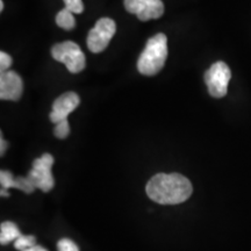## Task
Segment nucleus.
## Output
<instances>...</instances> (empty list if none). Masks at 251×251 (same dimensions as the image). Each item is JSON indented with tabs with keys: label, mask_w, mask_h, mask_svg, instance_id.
I'll list each match as a JSON object with an SVG mask.
<instances>
[{
	"label": "nucleus",
	"mask_w": 251,
	"mask_h": 251,
	"mask_svg": "<svg viewBox=\"0 0 251 251\" xmlns=\"http://www.w3.org/2000/svg\"><path fill=\"white\" fill-rule=\"evenodd\" d=\"M80 103V98L76 92H65L55 100L52 109L50 112V121L58 124L63 120H67L69 114L78 107Z\"/></svg>",
	"instance_id": "obj_8"
},
{
	"label": "nucleus",
	"mask_w": 251,
	"mask_h": 251,
	"mask_svg": "<svg viewBox=\"0 0 251 251\" xmlns=\"http://www.w3.org/2000/svg\"><path fill=\"white\" fill-rule=\"evenodd\" d=\"M231 78L230 69L225 62H216L205 72V83L208 93L214 98H224L227 94Z\"/></svg>",
	"instance_id": "obj_5"
},
{
	"label": "nucleus",
	"mask_w": 251,
	"mask_h": 251,
	"mask_svg": "<svg viewBox=\"0 0 251 251\" xmlns=\"http://www.w3.org/2000/svg\"><path fill=\"white\" fill-rule=\"evenodd\" d=\"M0 143H1V149H0V153H1V156H2L6 151V148H7V143H6V141L4 140V137H2V136H1V139H0Z\"/></svg>",
	"instance_id": "obj_19"
},
{
	"label": "nucleus",
	"mask_w": 251,
	"mask_h": 251,
	"mask_svg": "<svg viewBox=\"0 0 251 251\" xmlns=\"http://www.w3.org/2000/svg\"><path fill=\"white\" fill-rule=\"evenodd\" d=\"M117 25L109 18H101L97 21L96 26L89 31L87 35V47L93 54H99L107 48L109 41L115 35Z\"/></svg>",
	"instance_id": "obj_4"
},
{
	"label": "nucleus",
	"mask_w": 251,
	"mask_h": 251,
	"mask_svg": "<svg viewBox=\"0 0 251 251\" xmlns=\"http://www.w3.org/2000/svg\"><path fill=\"white\" fill-rule=\"evenodd\" d=\"M54 164V157L50 153H43L42 156L33 162V168L27 177L29 178L35 188L49 192L54 187V177L51 174V166Z\"/></svg>",
	"instance_id": "obj_6"
},
{
	"label": "nucleus",
	"mask_w": 251,
	"mask_h": 251,
	"mask_svg": "<svg viewBox=\"0 0 251 251\" xmlns=\"http://www.w3.org/2000/svg\"><path fill=\"white\" fill-rule=\"evenodd\" d=\"M127 12L135 14L141 21L158 19L164 14V4L162 0H125Z\"/></svg>",
	"instance_id": "obj_7"
},
{
	"label": "nucleus",
	"mask_w": 251,
	"mask_h": 251,
	"mask_svg": "<svg viewBox=\"0 0 251 251\" xmlns=\"http://www.w3.org/2000/svg\"><path fill=\"white\" fill-rule=\"evenodd\" d=\"M21 236L20 230L17 227V225L13 222H2L0 226V243L4 246V244H8L9 242H13Z\"/></svg>",
	"instance_id": "obj_10"
},
{
	"label": "nucleus",
	"mask_w": 251,
	"mask_h": 251,
	"mask_svg": "<svg viewBox=\"0 0 251 251\" xmlns=\"http://www.w3.org/2000/svg\"><path fill=\"white\" fill-rule=\"evenodd\" d=\"M2 9H4V1L0 0V11H2Z\"/></svg>",
	"instance_id": "obj_22"
},
{
	"label": "nucleus",
	"mask_w": 251,
	"mask_h": 251,
	"mask_svg": "<svg viewBox=\"0 0 251 251\" xmlns=\"http://www.w3.org/2000/svg\"><path fill=\"white\" fill-rule=\"evenodd\" d=\"M54 134L57 139H67L70 134V126H69L68 119L67 120H63L58 124L55 125V129H54Z\"/></svg>",
	"instance_id": "obj_14"
},
{
	"label": "nucleus",
	"mask_w": 251,
	"mask_h": 251,
	"mask_svg": "<svg viewBox=\"0 0 251 251\" xmlns=\"http://www.w3.org/2000/svg\"><path fill=\"white\" fill-rule=\"evenodd\" d=\"M65 4V8L70 9L72 13L80 14L84 11V4L81 0H63Z\"/></svg>",
	"instance_id": "obj_15"
},
{
	"label": "nucleus",
	"mask_w": 251,
	"mask_h": 251,
	"mask_svg": "<svg viewBox=\"0 0 251 251\" xmlns=\"http://www.w3.org/2000/svg\"><path fill=\"white\" fill-rule=\"evenodd\" d=\"M56 24L58 27L63 28L65 30L74 29L76 26V20H75L74 13L68 8H63L56 15Z\"/></svg>",
	"instance_id": "obj_11"
},
{
	"label": "nucleus",
	"mask_w": 251,
	"mask_h": 251,
	"mask_svg": "<svg viewBox=\"0 0 251 251\" xmlns=\"http://www.w3.org/2000/svg\"><path fill=\"white\" fill-rule=\"evenodd\" d=\"M168 58V37L163 33L148 40L137 61V70L144 76H155L164 68Z\"/></svg>",
	"instance_id": "obj_2"
},
{
	"label": "nucleus",
	"mask_w": 251,
	"mask_h": 251,
	"mask_svg": "<svg viewBox=\"0 0 251 251\" xmlns=\"http://www.w3.org/2000/svg\"><path fill=\"white\" fill-rule=\"evenodd\" d=\"M24 92V81L15 71H5L0 75V99L18 101Z\"/></svg>",
	"instance_id": "obj_9"
},
{
	"label": "nucleus",
	"mask_w": 251,
	"mask_h": 251,
	"mask_svg": "<svg viewBox=\"0 0 251 251\" xmlns=\"http://www.w3.org/2000/svg\"><path fill=\"white\" fill-rule=\"evenodd\" d=\"M24 251H48V250H47L46 248H43V247H40V246H34L33 248H29V249L24 250Z\"/></svg>",
	"instance_id": "obj_20"
},
{
	"label": "nucleus",
	"mask_w": 251,
	"mask_h": 251,
	"mask_svg": "<svg viewBox=\"0 0 251 251\" xmlns=\"http://www.w3.org/2000/svg\"><path fill=\"white\" fill-rule=\"evenodd\" d=\"M12 62H13V59H12L7 52H0V70H1V72L7 71L12 65Z\"/></svg>",
	"instance_id": "obj_18"
},
{
	"label": "nucleus",
	"mask_w": 251,
	"mask_h": 251,
	"mask_svg": "<svg viewBox=\"0 0 251 251\" xmlns=\"http://www.w3.org/2000/svg\"><path fill=\"white\" fill-rule=\"evenodd\" d=\"M13 187L19 188V190L24 191L26 193H31L35 190V186H34L28 177H14Z\"/></svg>",
	"instance_id": "obj_13"
},
{
	"label": "nucleus",
	"mask_w": 251,
	"mask_h": 251,
	"mask_svg": "<svg viewBox=\"0 0 251 251\" xmlns=\"http://www.w3.org/2000/svg\"><path fill=\"white\" fill-rule=\"evenodd\" d=\"M51 56L57 62L65 64L71 74H79L85 69L86 58L79 46L72 41L57 43L51 48Z\"/></svg>",
	"instance_id": "obj_3"
},
{
	"label": "nucleus",
	"mask_w": 251,
	"mask_h": 251,
	"mask_svg": "<svg viewBox=\"0 0 251 251\" xmlns=\"http://www.w3.org/2000/svg\"><path fill=\"white\" fill-rule=\"evenodd\" d=\"M0 193H1L2 197H7L8 196V192H7V190H6V188L1 187V192H0Z\"/></svg>",
	"instance_id": "obj_21"
},
{
	"label": "nucleus",
	"mask_w": 251,
	"mask_h": 251,
	"mask_svg": "<svg viewBox=\"0 0 251 251\" xmlns=\"http://www.w3.org/2000/svg\"><path fill=\"white\" fill-rule=\"evenodd\" d=\"M13 181H14V176L9 171L2 170L0 172V183H1L2 188H11L13 187Z\"/></svg>",
	"instance_id": "obj_16"
},
{
	"label": "nucleus",
	"mask_w": 251,
	"mask_h": 251,
	"mask_svg": "<svg viewBox=\"0 0 251 251\" xmlns=\"http://www.w3.org/2000/svg\"><path fill=\"white\" fill-rule=\"evenodd\" d=\"M58 251H79L77 244L69 238H63L57 244Z\"/></svg>",
	"instance_id": "obj_17"
},
{
	"label": "nucleus",
	"mask_w": 251,
	"mask_h": 251,
	"mask_svg": "<svg viewBox=\"0 0 251 251\" xmlns=\"http://www.w3.org/2000/svg\"><path fill=\"white\" fill-rule=\"evenodd\" d=\"M150 199L161 205H177L186 201L193 192L192 184L179 174L153 176L146 187Z\"/></svg>",
	"instance_id": "obj_1"
},
{
	"label": "nucleus",
	"mask_w": 251,
	"mask_h": 251,
	"mask_svg": "<svg viewBox=\"0 0 251 251\" xmlns=\"http://www.w3.org/2000/svg\"><path fill=\"white\" fill-rule=\"evenodd\" d=\"M36 238L34 236H25V235H21L20 237L17 238L14 241V248L17 250L24 251L29 249V248H33L34 246H36Z\"/></svg>",
	"instance_id": "obj_12"
}]
</instances>
